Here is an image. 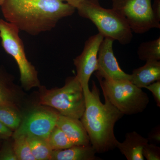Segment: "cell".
I'll use <instances>...</instances> for the list:
<instances>
[{
    "label": "cell",
    "instance_id": "5bb4252c",
    "mask_svg": "<svg viewBox=\"0 0 160 160\" xmlns=\"http://www.w3.org/2000/svg\"><path fill=\"white\" fill-rule=\"evenodd\" d=\"M97 153L91 144L73 146L67 149L52 150L51 160H98Z\"/></svg>",
    "mask_w": 160,
    "mask_h": 160
},
{
    "label": "cell",
    "instance_id": "f1b7e54d",
    "mask_svg": "<svg viewBox=\"0 0 160 160\" xmlns=\"http://www.w3.org/2000/svg\"><path fill=\"white\" fill-rule=\"evenodd\" d=\"M3 140L1 139H0V147H1V146H2V143Z\"/></svg>",
    "mask_w": 160,
    "mask_h": 160
},
{
    "label": "cell",
    "instance_id": "4fadbf2b",
    "mask_svg": "<svg viewBox=\"0 0 160 160\" xmlns=\"http://www.w3.org/2000/svg\"><path fill=\"white\" fill-rule=\"evenodd\" d=\"M160 80V61H146V64L134 69L130 74L129 81L138 88H145Z\"/></svg>",
    "mask_w": 160,
    "mask_h": 160
},
{
    "label": "cell",
    "instance_id": "484cf974",
    "mask_svg": "<svg viewBox=\"0 0 160 160\" xmlns=\"http://www.w3.org/2000/svg\"><path fill=\"white\" fill-rule=\"evenodd\" d=\"M152 7L156 18L160 21V0H154Z\"/></svg>",
    "mask_w": 160,
    "mask_h": 160
},
{
    "label": "cell",
    "instance_id": "2e32d148",
    "mask_svg": "<svg viewBox=\"0 0 160 160\" xmlns=\"http://www.w3.org/2000/svg\"><path fill=\"white\" fill-rule=\"evenodd\" d=\"M22 120L17 105L0 106V121L12 131H15L18 128Z\"/></svg>",
    "mask_w": 160,
    "mask_h": 160
},
{
    "label": "cell",
    "instance_id": "603a6c76",
    "mask_svg": "<svg viewBox=\"0 0 160 160\" xmlns=\"http://www.w3.org/2000/svg\"><path fill=\"white\" fill-rule=\"evenodd\" d=\"M146 89L151 92L158 107H160V80L146 86Z\"/></svg>",
    "mask_w": 160,
    "mask_h": 160
},
{
    "label": "cell",
    "instance_id": "44dd1931",
    "mask_svg": "<svg viewBox=\"0 0 160 160\" xmlns=\"http://www.w3.org/2000/svg\"><path fill=\"white\" fill-rule=\"evenodd\" d=\"M9 139L3 140L0 147V160H18L12 142Z\"/></svg>",
    "mask_w": 160,
    "mask_h": 160
},
{
    "label": "cell",
    "instance_id": "8fae6325",
    "mask_svg": "<svg viewBox=\"0 0 160 160\" xmlns=\"http://www.w3.org/2000/svg\"><path fill=\"white\" fill-rule=\"evenodd\" d=\"M56 126L66 134L75 146L90 144L88 133L80 119L59 114Z\"/></svg>",
    "mask_w": 160,
    "mask_h": 160
},
{
    "label": "cell",
    "instance_id": "d6986e66",
    "mask_svg": "<svg viewBox=\"0 0 160 160\" xmlns=\"http://www.w3.org/2000/svg\"><path fill=\"white\" fill-rule=\"evenodd\" d=\"M52 150L67 149L75 146L59 128L56 126L47 140Z\"/></svg>",
    "mask_w": 160,
    "mask_h": 160
},
{
    "label": "cell",
    "instance_id": "5b68a950",
    "mask_svg": "<svg viewBox=\"0 0 160 160\" xmlns=\"http://www.w3.org/2000/svg\"><path fill=\"white\" fill-rule=\"evenodd\" d=\"M96 77L103 95L123 114H138L147 108L149 103L148 95L129 80H113Z\"/></svg>",
    "mask_w": 160,
    "mask_h": 160
},
{
    "label": "cell",
    "instance_id": "ffe728a7",
    "mask_svg": "<svg viewBox=\"0 0 160 160\" xmlns=\"http://www.w3.org/2000/svg\"><path fill=\"white\" fill-rule=\"evenodd\" d=\"M12 138L13 149L18 160H36L32 153L27 136L21 135Z\"/></svg>",
    "mask_w": 160,
    "mask_h": 160
},
{
    "label": "cell",
    "instance_id": "4316f807",
    "mask_svg": "<svg viewBox=\"0 0 160 160\" xmlns=\"http://www.w3.org/2000/svg\"><path fill=\"white\" fill-rule=\"evenodd\" d=\"M60 1L63 2H66V3H68L70 6H73L76 9L78 6L79 4L83 2L84 0H60Z\"/></svg>",
    "mask_w": 160,
    "mask_h": 160
},
{
    "label": "cell",
    "instance_id": "7c38bea8",
    "mask_svg": "<svg viewBox=\"0 0 160 160\" xmlns=\"http://www.w3.org/2000/svg\"><path fill=\"white\" fill-rule=\"evenodd\" d=\"M148 142L147 138L133 131L126 133L125 140L118 142L117 148L128 160H144L143 149Z\"/></svg>",
    "mask_w": 160,
    "mask_h": 160
},
{
    "label": "cell",
    "instance_id": "9a60e30c",
    "mask_svg": "<svg viewBox=\"0 0 160 160\" xmlns=\"http://www.w3.org/2000/svg\"><path fill=\"white\" fill-rule=\"evenodd\" d=\"M14 90L11 75L0 66V106L17 105V94Z\"/></svg>",
    "mask_w": 160,
    "mask_h": 160
},
{
    "label": "cell",
    "instance_id": "ac0fdd59",
    "mask_svg": "<svg viewBox=\"0 0 160 160\" xmlns=\"http://www.w3.org/2000/svg\"><path fill=\"white\" fill-rule=\"evenodd\" d=\"M137 53L139 58L142 61H160V37L141 43Z\"/></svg>",
    "mask_w": 160,
    "mask_h": 160
},
{
    "label": "cell",
    "instance_id": "e0dca14e",
    "mask_svg": "<svg viewBox=\"0 0 160 160\" xmlns=\"http://www.w3.org/2000/svg\"><path fill=\"white\" fill-rule=\"evenodd\" d=\"M32 153L36 160H51L52 150L47 140L27 136Z\"/></svg>",
    "mask_w": 160,
    "mask_h": 160
},
{
    "label": "cell",
    "instance_id": "d4e9b609",
    "mask_svg": "<svg viewBox=\"0 0 160 160\" xmlns=\"http://www.w3.org/2000/svg\"><path fill=\"white\" fill-rule=\"evenodd\" d=\"M12 134L13 132L11 129L0 121V139L3 140L9 139L12 137Z\"/></svg>",
    "mask_w": 160,
    "mask_h": 160
},
{
    "label": "cell",
    "instance_id": "ba28073f",
    "mask_svg": "<svg viewBox=\"0 0 160 160\" xmlns=\"http://www.w3.org/2000/svg\"><path fill=\"white\" fill-rule=\"evenodd\" d=\"M59 113L44 109H33L22 120L12 137L25 135L47 140L50 132L56 126Z\"/></svg>",
    "mask_w": 160,
    "mask_h": 160
},
{
    "label": "cell",
    "instance_id": "8992f818",
    "mask_svg": "<svg viewBox=\"0 0 160 160\" xmlns=\"http://www.w3.org/2000/svg\"><path fill=\"white\" fill-rule=\"evenodd\" d=\"M17 27L6 20L0 19V38L4 50L13 58L20 73V80L25 90L39 87L37 70L26 57L23 41Z\"/></svg>",
    "mask_w": 160,
    "mask_h": 160
},
{
    "label": "cell",
    "instance_id": "83f0119b",
    "mask_svg": "<svg viewBox=\"0 0 160 160\" xmlns=\"http://www.w3.org/2000/svg\"><path fill=\"white\" fill-rule=\"evenodd\" d=\"M5 0H0V7L2 6V5H3V3H4V2H5Z\"/></svg>",
    "mask_w": 160,
    "mask_h": 160
},
{
    "label": "cell",
    "instance_id": "9c48e42d",
    "mask_svg": "<svg viewBox=\"0 0 160 160\" xmlns=\"http://www.w3.org/2000/svg\"><path fill=\"white\" fill-rule=\"evenodd\" d=\"M104 38L99 32L90 37L86 40L82 53L73 60L76 76L83 89L89 88L92 75L97 69L98 51Z\"/></svg>",
    "mask_w": 160,
    "mask_h": 160
},
{
    "label": "cell",
    "instance_id": "7402d4cb",
    "mask_svg": "<svg viewBox=\"0 0 160 160\" xmlns=\"http://www.w3.org/2000/svg\"><path fill=\"white\" fill-rule=\"evenodd\" d=\"M142 155L147 160H160V147L154 143L148 142L143 148Z\"/></svg>",
    "mask_w": 160,
    "mask_h": 160
},
{
    "label": "cell",
    "instance_id": "30bf717a",
    "mask_svg": "<svg viewBox=\"0 0 160 160\" xmlns=\"http://www.w3.org/2000/svg\"><path fill=\"white\" fill-rule=\"evenodd\" d=\"M113 40L104 38L98 54V67L95 76L113 80H129L130 74L123 71L113 53Z\"/></svg>",
    "mask_w": 160,
    "mask_h": 160
},
{
    "label": "cell",
    "instance_id": "6da1fadb",
    "mask_svg": "<svg viewBox=\"0 0 160 160\" xmlns=\"http://www.w3.org/2000/svg\"><path fill=\"white\" fill-rule=\"evenodd\" d=\"M1 8L6 21L32 36L50 31L76 10L60 0H5Z\"/></svg>",
    "mask_w": 160,
    "mask_h": 160
},
{
    "label": "cell",
    "instance_id": "3957f363",
    "mask_svg": "<svg viewBox=\"0 0 160 160\" xmlns=\"http://www.w3.org/2000/svg\"><path fill=\"white\" fill-rule=\"evenodd\" d=\"M80 16L91 21L104 38L127 45L132 38V31L126 19L114 9L101 6L99 0H84L76 7Z\"/></svg>",
    "mask_w": 160,
    "mask_h": 160
},
{
    "label": "cell",
    "instance_id": "7a4b0ae2",
    "mask_svg": "<svg viewBox=\"0 0 160 160\" xmlns=\"http://www.w3.org/2000/svg\"><path fill=\"white\" fill-rule=\"evenodd\" d=\"M85 111L81 121L97 153H104L117 148L118 140L114 135L116 123L124 115L104 95L105 103L100 100V90L92 81V90L83 89Z\"/></svg>",
    "mask_w": 160,
    "mask_h": 160
},
{
    "label": "cell",
    "instance_id": "277c9868",
    "mask_svg": "<svg viewBox=\"0 0 160 160\" xmlns=\"http://www.w3.org/2000/svg\"><path fill=\"white\" fill-rule=\"evenodd\" d=\"M39 103L49 106L62 115L80 119L86 107L82 86L76 76L69 77L61 88L46 89L40 86Z\"/></svg>",
    "mask_w": 160,
    "mask_h": 160
},
{
    "label": "cell",
    "instance_id": "cb8c5ba5",
    "mask_svg": "<svg viewBox=\"0 0 160 160\" xmlns=\"http://www.w3.org/2000/svg\"><path fill=\"white\" fill-rule=\"evenodd\" d=\"M149 142L152 143H159L160 142V127L157 126L152 129L149 132L148 138H147Z\"/></svg>",
    "mask_w": 160,
    "mask_h": 160
},
{
    "label": "cell",
    "instance_id": "52a82bcc",
    "mask_svg": "<svg viewBox=\"0 0 160 160\" xmlns=\"http://www.w3.org/2000/svg\"><path fill=\"white\" fill-rule=\"evenodd\" d=\"M112 9L125 18L132 32L145 33L160 28V21L153 13L151 0H112Z\"/></svg>",
    "mask_w": 160,
    "mask_h": 160
}]
</instances>
